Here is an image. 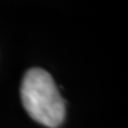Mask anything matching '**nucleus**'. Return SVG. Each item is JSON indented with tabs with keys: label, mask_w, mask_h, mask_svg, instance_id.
I'll list each match as a JSON object with an SVG mask.
<instances>
[{
	"label": "nucleus",
	"mask_w": 128,
	"mask_h": 128,
	"mask_svg": "<svg viewBox=\"0 0 128 128\" xmlns=\"http://www.w3.org/2000/svg\"><path fill=\"white\" fill-rule=\"evenodd\" d=\"M21 101L29 116L48 128H58L66 118V103L52 76L42 68H30L21 82Z\"/></svg>",
	"instance_id": "1"
}]
</instances>
